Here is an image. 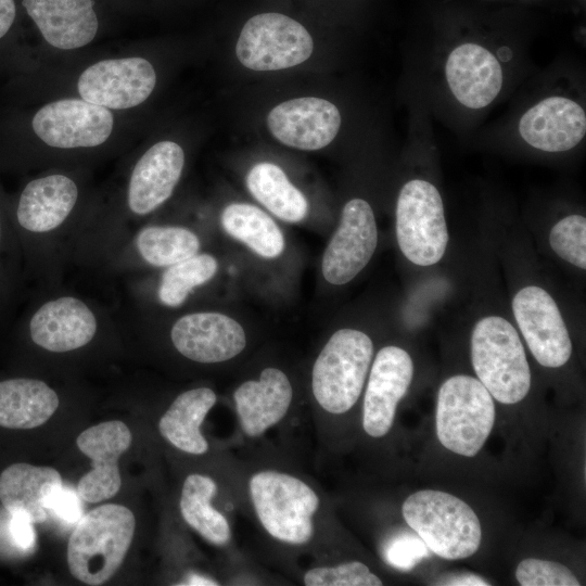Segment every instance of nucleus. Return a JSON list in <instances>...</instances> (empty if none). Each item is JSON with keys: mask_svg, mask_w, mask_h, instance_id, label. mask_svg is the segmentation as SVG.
<instances>
[{"mask_svg": "<svg viewBox=\"0 0 586 586\" xmlns=\"http://www.w3.org/2000/svg\"><path fill=\"white\" fill-rule=\"evenodd\" d=\"M135 527L133 513L123 505H102L82 515L67 544L72 575L92 586L107 582L122 565Z\"/></svg>", "mask_w": 586, "mask_h": 586, "instance_id": "f257e3e1", "label": "nucleus"}, {"mask_svg": "<svg viewBox=\"0 0 586 586\" xmlns=\"http://www.w3.org/2000/svg\"><path fill=\"white\" fill-rule=\"evenodd\" d=\"M402 512L430 551L441 558L464 559L480 547L482 530L477 515L451 494L434 489L416 492L406 498Z\"/></svg>", "mask_w": 586, "mask_h": 586, "instance_id": "f03ea898", "label": "nucleus"}, {"mask_svg": "<svg viewBox=\"0 0 586 586\" xmlns=\"http://www.w3.org/2000/svg\"><path fill=\"white\" fill-rule=\"evenodd\" d=\"M471 360L480 382L502 404L521 402L531 387V371L517 330L506 319L479 320L471 336Z\"/></svg>", "mask_w": 586, "mask_h": 586, "instance_id": "7ed1b4c3", "label": "nucleus"}, {"mask_svg": "<svg viewBox=\"0 0 586 586\" xmlns=\"http://www.w3.org/2000/svg\"><path fill=\"white\" fill-rule=\"evenodd\" d=\"M249 491L255 513L271 537L290 545L311 539L313 517L320 500L308 484L288 473L265 470L252 475Z\"/></svg>", "mask_w": 586, "mask_h": 586, "instance_id": "20e7f679", "label": "nucleus"}, {"mask_svg": "<svg viewBox=\"0 0 586 586\" xmlns=\"http://www.w3.org/2000/svg\"><path fill=\"white\" fill-rule=\"evenodd\" d=\"M373 355L371 339L355 329H340L319 353L311 372L317 403L332 415L348 411L358 400Z\"/></svg>", "mask_w": 586, "mask_h": 586, "instance_id": "39448f33", "label": "nucleus"}, {"mask_svg": "<svg viewBox=\"0 0 586 586\" xmlns=\"http://www.w3.org/2000/svg\"><path fill=\"white\" fill-rule=\"evenodd\" d=\"M492 395L480 380L464 374L447 379L436 404V434L448 450L464 457L475 456L495 422Z\"/></svg>", "mask_w": 586, "mask_h": 586, "instance_id": "423d86ee", "label": "nucleus"}, {"mask_svg": "<svg viewBox=\"0 0 586 586\" xmlns=\"http://www.w3.org/2000/svg\"><path fill=\"white\" fill-rule=\"evenodd\" d=\"M396 237L408 260L419 266L436 264L448 243L441 194L422 179L406 182L396 205Z\"/></svg>", "mask_w": 586, "mask_h": 586, "instance_id": "0eeeda50", "label": "nucleus"}, {"mask_svg": "<svg viewBox=\"0 0 586 586\" xmlns=\"http://www.w3.org/2000/svg\"><path fill=\"white\" fill-rule=\"evenodd\" d=\"M313 51V37L305 26L279 12L250 17L235 44L239 62L256 72L294 67L307 61Z\"/></svg>", "mask_w": 586, "mask_h": 586, "instance_id": "6e6552de", "label": "nucleus"}, {"mask_svg": "<svg viewBox=\"0 0 586 586\" xmlns=\"http://www.w3.org/2000/svg\"><path fill=\"white\" fill-rule=\"evenodd\" d=\"M156 74L152 64L139 56L103 60L87 67L78 78L80 97L114 110L137 106L152 93Z\"/></svg>", "mask_w": 586, "mask_h": 586, "instance_id": "1a4fd4ad", "label": "nucleus"}, {"mask_svg": "<svg viewBox=\"0 0 586 586\" xmlns=\"http://www.w3.org/2000/svg\"><path fill=\"white\" fill-rule=\"evenodd\" d=\"M113 114L84 99L48 103L34 116L35 133L48 145L60 149L91 148L104 143L112 130Z\"/></svg>", "mask_w": 586, "mask_h": 586, "instance_id": "9d476101", "label": "nucleus"}, {"mask_svg": "<svg viewBox=\"0 0 586 586\" xmlns=\"http://www.w3.org/2000/svg\"><path fill=\"white\" fill-rule=\"evenodd\" d=\"M513 315L535 359L558 368L571 357L572 342L560 310L544 289L528 285L512 301Z\"/></svg>", "mask_w": 586, "mask_h": 586, "instance_id": "9b49d317", "label": "nucleus"}, {"mask_svg": "<svg viewBox=\"0 0 586 586\" xmlns=\"http://www.w3.org/2000/svg\"><path fill=\"white\" fill-rule=\"evenodd\" d=\"M377 243V224L370 204L358 198L348 201L322 257L324 279L337 285L349 282L369 263Z\"/></svg>", "mask_w": 586, "mask_h": 586, "instance_id": "f8f14e48", "label": "nucleus"}, {"mask_svg": "<svg viewBox=\"0 0 586 586\" xmlns=\"http://www.w3.org/2000/svg\"><path fill=\"white\" fill-rule=\"evenodd\" d=\"M273 138L282 144L315 151L330 144L339 133L342 117L330 101L303 97L279 103L266 118Z\"/></svg>", "mask_w": 586, "mask_h": 586, "instance_id": "ddd939ff", "label": "nucleus"}, {"mask_svg": "<svg viewBox=\"0 0 586 586\" xmlns=\"http://www.w3.org/2000/svg\"><path fill=\"white\" fill-rule=\"evenodd\" d=\"M412 375L413 362L405 349L390 345L379 351L364 397L362 428L368 435L382 437L388 433Z\"/></svg>", "mask_w": 586, "mask_h": 586, "instance_id": "4468645a", "label": "nucleus"}, {"mask_svg": "<svg viewBox=\"0 0 586 586\" xmlns=\"http://www.w3.org/2000/svg\"><path fill=\"white\" fill-rule=\"evenodd\" d=\"M131 441L129 428L118 420L92 425L78 435L79 450L91 459V470L80 477L76 489L84 501L100 502L119 492L118 459Z\"/></svg>", "mask_w": 586, "mask_h": 586, "instance_id": "2eb2a0df", "label": "nucleus"}, {"mask_svg": "<svg viewBox=\"0 0 586 586\" xmlns=\"http://www.w3.org/2000/svg\"><path fill=\"white\" fill-rule=\"evenodd\" d=\"M170 339L182 356L202 364L229 360L246 345L243 328L219 313H193L179 318Z\"/></svg>", "mask_w": 586, "mask_h": 586, "instance_id": "dca6fc26", "label": "nucleus"}, {"mask_svg": "<svg viewBox=\"0 0 586 586\" xmlns=\"http://www.w3.org/2000/svg\"><path fill=\"white\" fill-rule=\"evenodd\" d=\"M519 132L531 146L545 152H564L582 141L586 114L575 101L549 97L530 107L519 122Z\"/></svg>", "mask_w": 586, "mask_h": 586, "instance_id": "f3484780", "label": "nucleus"}, {"mask_svg": "<svg viewBox=\"0 0 586 586\" xmlns=\"http://www.w3.org/2000/svg\"><path fill=\"white\" fill-rule=\"evenodd\" d=\"M98 322L80 300L62 296L44 303L31 317L30 337L53 353H65L87 345L95 335Z\"/></svg>", "mask_w": 586, "mask_h": 586, "instance_id": "a211bd4d", "label": "nucleus"}, {"mask_svg": "<svg viewBox=\"0 0 586 586\" xmlns=\"http://www.w3.org/2000/svg\"><path fill=\"white\" fill-rule=\"evenodd\" d=\"M447 84L466 107L482 109L492 103L502 87V69L486 48L467 42L455 48L445 65Z\"/></svg>", "mask_w": 586, "mask_h": 586, "instance_id": "6ab92c4d", "label": "nucleus"}, {"mask_svg": "<svg viewBox=\"0 0 586 586\" xmlns=\"http://www.w3.org/2000/svg\"><path fill=\"white\" fill-rule=\"evenodd\" d=\"M184 165V152L174 141H160L137 162L130 176L128 205L132 213L146 215L173 193Z\"/></svg>", "mask_w": 586, "mask_h": 586, "instance_id": "aec40b11", "label": "nucleus"}, {"mask_svg": "<svg viewBox=\"0 0 586 586\" xmlns=\"http://www.w3.org/2000/svg\"><path fill=\"white\" fill-rule=\"evenodd\" d=\"M293 388L286 374L266 368L258 380L242 383L233 394L242 431L250 437L263 435L286 415Z\"/></svg>", "mask_w": 586, "mask_h": 586, "instance_id": "412c9836", "label": "nucleus"}, {"mask_svg": "<svg viewBox=\"0 0 586 586\" xmlns=\"http://www.w3.org/2000/svg\"><path fill=\"white\" fill-rule=\"evenodd\" d=\"M46 41L59 49L81 48L99 29L94 0H23Z\"/></svg>", "mask_w": 586, "mask_h": 586, "instance_id": "4be33fe9", "label": "nucleus"}, {"mask_svg": "<svg viewBox=\"0 0 586 586\" xmlns=\"http://www.w3.org/2000/svg\"><path fill=\"white\" fill-rule=\"evenodd\" d=\"M77 198L76 183L64 175L35 179L21 194L16 212L18 224L30 232L52 231L68 217Z\"/></svg>", "mask_w": 586, "mask_h": 586, "instance_id": "5701e85b", "label": "nucleus"}, {"mask_svg": "<svg viewBox=\"0 0 586 586\" xmlns=\"http://www.w3.org/2000/svg\"><path fill=\"white\" fill-rule=\"evenodd\" d=\"M216 400L215 392L208 387L181 393L160 419L161 435L184 453L205 454L208 450V443L200 426Z\"/></svg>", "mask_w": 586, "mask_h": 586, "instance_id": "b1692460", "label": "nucleus"}, {"mask_svg": "<svg viewBox=\"0 0 586 586\" xmlns=\"http://www.w3.org/2000/svg\"><path fill=\"white\" fill-rule=\"evenodd\" d=\"M58 407V394L43 381L20 378L0 382V425L3 428H37L47 422Z\"/></svg>", "mask_w": 586, "mask_h": 586, "instance_id": "393cba45", "label": "nucleus"}, {"mask_svg": "<svg viewBox=\"0 0 586 586\" xmlns=\"http://www.w3.org/2000/svg\"><path fill=\"white\" fill-rule=\"evenodd\" d=\"M54 483H62L54 468L13 463L0 474V501L9 513L22 511L33 523H42L48 518L42 496L47 486Z\"/></svg>", "mask_w": 586, "mask_h": 586, "instance_id": "a878e982", "label": "nucleus"}, {"mask_svg": "<svg viewBox=\"0 0 586 586\" xmlns=\"http://www.w3.org/2000/svg\"><path fill=\"white\" fill-rule=\"evenodd\" d=\"M250 193L270 213L288 222L305 218L308 202L304 194L289 180L276 164L262 162L254 165L246 175Z\"/></svg>", "mask_w": 586, "mask_h": 586, "instance_id": "bb28decb", "label": "nucleus"}, {"mask_svg": "<svg viewBox=\"0 0 586 586\" xmlns=\"http://www.w3.org/2000/svg\"><path fill=\"white\" fill-rule=\"evenodd\" d=\"M216 492L217 484L211 476L190 474L183 482L179 507L190 527L209 543L225 546L231 539V527L226 517L211 504Z\"/></svg>", "mask_w": 586, "mask_h": 586, "instance_id": "cd10ccee", "label": "nucleus"}, {"mask_svg": "<svg viewBox=\"0 0 586 586\" xmlns=\"http://www.w3.org/2000/svg\"><path fill=\"white\" fill-rule=\"evenodd\" d=\"M220 221L229 235L264 258H276L284 249V238L278 225L255 205L229 204L224 208Z\"/></svg>", "mask_w": 586, "mask_h": 586, "instance_id": "c85d7f7f", "label": "nucleus"}, {"mask_svg": "<svg viewBox=\"0 0 586 586\" xmlns=\"http://www.w3.org/2000/svg\"><path fill=\"white\" fill-rule=\"evenodd\" d=\"M136 245L150 265L166 267L195 255L200 240L195 233L182 227L151 226L140 230Z\"/></svg>", "mask_w": 586, "mask_h": 586, "instance_id": "c756f323", "label": "nucleus"}, {"mask_svg": "<svg viewBox=\"0 0 586 586\" xmlns=\"http://www.w3.org/2000/svg\"><path fill=\"white\" fill-rule=\"evenodd\" d=\"M217 268L216 258L209 254H195L168 266L158 286L161 303L169 307L181 305L195 286L204 284L215 276Z\"/></svg>", "mask_w": 586, "mask_h": 586, "instance_id": "7c9ffc66", "label": "nucleus"}, {"mask_svg": "<svg viewBox=\"0 0 586 586\" xmlns=\"http://www.w3.org/2000/svg\"><path fill=\"white\" fill-rule=\"evenodd\" d=\"M551 249L568 263L586 268V218L569 215L559 220L549 234Z\"/></svg>", "mask_w": 586, "mask_h": 586, "instance_id": "2f4dec72", "label": "nucleus"}, {"mask_svg": "<svg viewBox=\"0 0 586 586\" xmlns=\"http://www.w3.org/2000/svg\"><path fill=\"white\" fill-rule=\"evenodd\" d=\"M307 586H380L382 581L359 561L344 562L335 566H318L308 570L303 577Z\"/></svg>", "mask_w": 586, "mask_h": 586, "instance_id": "473e14b6", "label": "nucleus"}, {"mask_svg": "<svg viewBox=\"0 0 586 586\" xmlns=\"http://www.w3.org/2000/svg\"><path fill=\"white\" fill-rule=\"evenodd\" d=\"M515 578L522 586H579L577 577L565 565L543 559L522 560L515 570Z\"/></svg>", "mask_w": 586, "mask_h": 586, "instance_id": "72a5a7b5", "label": "nucleus"}, {"mask_svg": "<svg viewBox=\"0 0 586 586\" xmlns=\"http://www.w3.org/2000/svg\"><path fill=\"white\" fill-rule=\"evenodd\" d=\"M429 553L430 549L424 542L410 533H403L391 538L384 548V558L387 563L402 571L411 570Z\"/></svg>", "mask_w": 586, "mask_h": 586, "instance_id": "f704fd0d", "label": "nucleus"}, {"mask_svg": "<svg viewBox=\"0 0 586 586\" xmlns=\"http://www.w3.org/2000/svg\"><path fill=\"white\" fill-rule=\"evenodd\" d=\"M77 491L64 487L62 483L47 486L42 496V505L46 510L54 512L61 520L67 523H78L82 518V506Z\"/></svg>", "mask_w": 586, "mask_h": 586, "instance_id": "c9c22d12", "label": "nucleus"}, {"mask_svg": "<svg viewBox=\"0 0 586 586\" xmlns=\"http://www.w3.org/2000/svg\"><path fill=\"white\" fill-rule=\"evenodd\" d=\"M9 531L14 546L25 552H29L36 545V533L29 515L22 511L10 513Z\"/></svg>", "mask_w": 586, "mask_h": 586, "instance_id": "e433bc0d", "label": "nucleus"}, {"mask_svg": "<svg viewBox=\"0 0 586 586\" xmlns=\"http://www.w3.org/2000/svg\"><path fill=\"white\" fill-rule=\"evenodd\" d=\"M16 15L14 0H0V39L9 31Z\"/></svg>", "mask_w": 586, "mask_h": 586, "instance_id": "4c0bfd02", "label": "nucleus"}, {"mask_svg": "<svg viewBox=\"0 0 586 586\" xmlns=\"http://www.w3.org/2000/svg\"><path fill=\"white\" fill-rule=\"evenodd\" d=\"M448 585H489L486 581L481 578L480 576L469 574L463 576H458L454 579H450Z\"/></svg>", "mask_w": 586, "mask_h": 586, "instance_id": "58836bf2", "label": "nucleus"}, {"mask_svg": "<svg viewBox=\"0 0 586 586\" xmlns=\"http://www.w3.org/2000/svg\"><path fill=\"white\" fill-rule=\"evenodd\" d=\"M186 582L187 583H184L183 585H218V583H216L215 581L200 576L198 574L190 575V577H188Z\"/></svg>", "mask_w": 586, "mask_h": 586, "instance_id": "ea45409f", "label": "nucleus"}]
</instances>
